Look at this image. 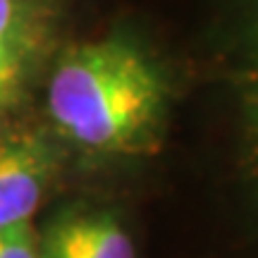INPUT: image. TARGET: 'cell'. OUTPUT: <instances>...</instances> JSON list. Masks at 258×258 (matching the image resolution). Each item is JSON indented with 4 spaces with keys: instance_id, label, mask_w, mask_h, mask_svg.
I'll return each instance as SVG.
<instances>
[{
    "instance_id": "5b68a950",
    "label": "cell",
    "mask_w": 258,
    "mask_h": 258,
    "mask_svg": "<svg viewBox=\"0 0 258 258\" xmlns=\"http://www.w3.org/2000/svg\"><path fill=\"white\" fill-rule=\"evenodd\" d=\"M0 258H41L38 241L29 222L0 230Z\"/></svg>"
},
{
    "instance_id": "277c9868",
    "label": "cell",
    "mask_w": 258,
    "mask_h": 258,
    "mask_svg": "<svg viewBox=\"0 0 258 258\" xmlns=\"http://www.w3.org/2000/svg\"><path fill=\"white\" fill-rule=\"evenodd\" d=\"M41 258H137L129 234L103 211L64 213L48 227Z\"/></svg>"
},
{
    "instance_id": "6da1fadb",
    "label": "cell",
    "mask_w": 258,
    "mask_h": 258,
    "mask_svg": "<svg viewBox=\"0 0 258 258\" xmlns=\"http://www.w3.org/2000/svg\"><path fill=\"white\" fill-rule=\"evenodd\" d=\"M158 64L127 36L64 50L48 79V117L67 141L96 153L144 151L165 112Z\"/></svg>"
},
{
    "instance_id": "3957f363",
    "label": "cell",
    "mask_w": 258,
    "mask_h": 258,
    "mask_svg": "<svg viewBox=\"0 0 258 258\" xmlns=\"http://www.w3.org/2000/svg\"><path fill=\"white\" fill-rule=\"evenodd\" d=\"M55 167V148L38 132H15L0 139V230L31 220Z\"/></svg>"
},
{
    "instance_id": "7a4b0ae2",
    "label": "cell",
    "mask_w": 258,
    "mask_h": 258,
    "mask_svg": "<svg viewBox=\"0 0 258 258\" xmlns=\"http://www.w3.org/2000/svg\"><path fill=\"white\" fill-rule=\"evenodd\" d=\"M50 0H0V115L19 101L53 36Z\"/></svg>"
}]
</instances>
